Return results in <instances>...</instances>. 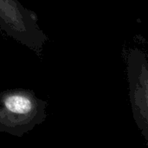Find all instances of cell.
<instances>
[{
	"label": "cell",
	"instance_id": "obj_1",
	"mask_svg": "<svg viewBox=\"0 0 148 148\" xmlns=\"http://www.w3.org/2000/svg\"><path fill=\"white\" fill-rule=\"evenodd\" d=\"M46 105L32 90L17 88L1 92L0 132L22 137L45 121Z\"/></svg>",
	"mask_w": 148,
	"mask_h": 148
},
{
	"label": "cell",
	"instance_id": "obj_2",
	"mask_svg": "<svg viewBox=\"0 0 148 148\" xmlns=\"http://www.w3.org/2000/svg\"><path fill=\"white\" fill-rule=\"evenodd\" d=\"M0 30L39 56L48 41L37 15L18 0H0Z\"/></svg>",
	"mask_w": 148,
	"mask_h": 148
},
{
	"label": "cell",
	"instance_id": "obj_3",
	"mask_svg": "<svg viewBox=\"0 0 148 148\" xmlns=\"http://www.w3.org/2000/svg\"><path fill=\"white\" fill-rule=\"evenodd\" d=\"M129 98L134 121L148 142V62L140 49H131L127 59Z\"/></svg>",
	"mask_w": 148,
	"mask_h": 148
}]
</instances>
